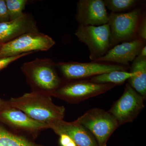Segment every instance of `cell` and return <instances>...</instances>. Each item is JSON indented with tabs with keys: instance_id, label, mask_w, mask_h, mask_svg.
Here are the masks:
<instances>
[{
	"instance_id": "25",
	"label": "cell",
	"mask_w": 146,
	"mask_h": 146,
	"mask_svg": "<svg viewBox=\"0 0 146 146\" xmlns=\"http://www.w3.org/2000/svg\"><path fill=\"white\" fill-rule=\"evenodd\" d=\"M138 56L142 58H146V46H145L143 47L142 49L141 50V52L138 55Z\"/></svg>"
},
{
	"instance_id": "1",
	"label": "cell",
	"mask_w": 146,
	"mask_h": 146,
	"mask_svg": "<svg viewBox=\"0 0 146 146\" xmlns=\"http://www.w3.org/2000/svg\"><path fill=\"white\" fill-rule=\"evenodd\" d=\"M7 102L10 106L23 111L33 120L48 125L49 129L65 116V108L55 104L48 95L32 91Z\"/></svg>"
},
{
	"instance_id": "2",
	"label": "cell",
	"mask_w": 146,
	"mask_h": 146,
	"mask_svg": "<svg viewBox=\"0 0 146 146\" xmlns=\"http://www.w3.org/2000/svg\"><path fill=\"white\" fill-rule=\"evenodd\" d=\"M55 63L50 58H37L21 66L32 92L51 96L64 83L56 72Z\"/></svg>"
},
{
	"instance_id": "10",
	"label": "cell",
	"mask_w": 146,
	"mask_h": 146,
	"mask_svg": "<svg viewBox=\"0 0 146 146\" xmlns=\"http://www.w3.org/2000/svg\"><path fill=\"white\" fill-rule=\"evenodd\" d=\"M0 122L18 133H27L34 136L49 129L48 125L33 120L23 111L9 105L0 111Z\"/></svg>"
},
{
	"instance_id": "11",
	"label": "cell",
	"mask_w": 146,
	"mask_h": 146,
	"mask_svg": "<svg viewBox=\"0 0 146 146\" xmlns=\"http://www.w3.org/2000/svg\"><path fill=\"white\" fill-rule=\"evenodd\" d=\"M76 19L79 25L99 26L108 24L109 14L103 0H80Z\"/></svg>"
},
{
	"instance_id": "13",
	"label": "cell",
	"mask_w": 146,
	"mask_h": 146,
	"mask_svg": "<svg viewBox=\"0 0 146 146\" xmlns=\"http://www.w3.org/2000/svg\"><path fill=\"white\" fill-rule=\"evenodd\" d=\"M50 129L58 136L61 134L68 135L77 146H98L90 131L75 121L67 122L60 120L50 126Z\"/></svg>"
},
{
	"instance_id": "22",
	"label": "cell",
	"mask_w": 146,
	"mask_h": 146,
	"mask_svg": "<svg viewBox=\"0 0 146 146\" xmlns=\"http://www.w3.org/2000/svg\"><path fill=\"white\" fill-rule=\"evenodd\" d=\"M10 21L5 1L0 0V23Z\"/></svg>"
},
{
	"instance_id": "5",
	"label": "cell",
	"mask_w": 146,
	"mask_h": 146,
	"mask_svg": "<svg viewBox=\"0 0 146 146\" xmlns=\"http://www.w3.org/2000/svg\"><path fill=\"white\" fill-rule=\"evenodd\" d=\"M55 42L48 35L40 32L27 33L15 39L0 44V58L16 56L41 51H46Z\"/></svg>"
},
{
	"instance_id": "9",
	"label": "cell",
	"mask_w": 146,
	"mask_h": 146,
	"mask_svg": "<svg viewBox=\"0 0 146 146\" xmlns=\"http://www.w3.org/2000/svg\"><path fill=\"white\" fill-rule=\"evenodd\" d=\"M145 100L127 83L122 95L108 112L116 119L119 126L132 122L145 107Z\"/></svg>"
},
{
	"instance_id": "8",
	"label": "cell",
	"mask_w": 146,
	"mask_h": 146,
	"mask_svg": "<svg viewBox=\"0 0 146 146\" xmlns=\"http://www.w3.org/2000/svg\"><path fill=\"white\" fill-rule=\"evenodd\" d=\"M68 81L93 77L115 71H126L128 66L112 63L96 62H60L55 63Z\"/></svg>"
},
{
	"instance_id": "17",
	"label": "cell",
	"mask_w": 146,
	"mask_h": 146,
	"mask_svg": "<svg viewBox=\"0 0 146 146\" xmlns=\"http://www.w3.org/2000/svg\"><path fill=\"white\" fill-rule=\"evenodd\" d=\"M135 74L127 71H115L102 74L91 78L90 81L98 84H111L121 85Z\"/></svg>"
},
{
	"instance_id": "7",
	"label": "cell",
	"mask_w": 146,
	"mask_h": 146,
	"mask_svg": "<svg viewBox=\"0 0 146 146\" xmlns=\"http://www.w3.org/2000/svg\"><path fill=\"white\" fill-rule=\"evenodd\" d=\"M75 34L79 41L88 47L92 61L104 56L111 48L108 24L99 26L79 25Z\"/></svg>"
},
{
	"instance_id": "12",
	"label": "cell",
	"mask_w": 146,
	"mask_h": 146,
	"mask_svg": "<svg viewBox=\"0 0 146 146\" xmlns=\"http://www.w3.org/2000/svg\"><path fill=\"white\" fill-rule=\"evenodd\" d=\"M146 41L137 38L130 41L122 42L110 49L103 56L94 62H102L128 66L139 55L145 46Z\"/></svg>"
},
{
	"instance_id": "6",
	"label": "cell",
	"mask_w": 146,
	"mask_h": 146,
	"mask_svg": "<svg viewBox=\"0 0 146 146\" xmlns=\"http://www.w3.org/2000/svg\"><path fill=\"white\" fill-rule=\"evenodd\" d=\"M143 11L142 8L137 7L125 13L109 14L111 47L138 38V25Z\"/></svg>"
},
{
	"instance_id": "23",
	"label": "cell",
	"mask_w": 146,
	"mask_h": 146,
	"mask_svg": "<svg viewBox=\"0 0 146 146\" xmlns=\"http://www.w3.org/2000/svg\"><path fill=\"white\" fill-rule=\"evenodd\" d=\"M59 143L61 146H77L75 143L68 135L61 134L59 135Z\"/></svg>"
},
{
	"instance_id": "19",
	"label": "cell",
	"mask_w": 146,
	"mask_h": 146,
	"mask_svg": "<svg viewBox=\"0 0 146 146\" xmlns=\"http://www.w3.org/2000/svg\"><path fill=\"white\" fill-rule=\"evenodd\" d=\"M10 21L16 20L23 16V11L28 2L27 0H6Z\"/></svg>"
},
{
	"instance_id": "3",
	"label": "cell",
	"mask_w": 146,
	"mask_h": 146,
	"mask_svg": "<svg viewBox=\"0 0 146 146\" xmlns=\"http://www.w3.org/2000/svg\"><path fill=\"white\" fill-rule=\"evenodd\" d=\"M90 131L98 146H106L110 136L119 126L108 111L98 108L87 110L75 120Z\"/></svg>"
},
{
	"instance_id": "15",
	"label": "cell",
	"mask_w": 146,
	"mask_h": 146,
	"mask_svg": "<svg viewBox=\"0 0 146 146\" xmlns=\"http://www.w3.org/2000/svg\"><path fill=\"white\" fill-rule=\"evenodd\" d=\"M130 72L135 75L128 80V83L146 99V58L138 56L133 61Z\"/></svg>"
},
{
	"instance_id": "26",
	"label": "cell",
	"mask_w": 146,
	"mask_h": 146,
	"mask_svg": "<svg viewBox=\"0 0 146 146\" xmlns=\"http://www.w3.org/2000/svg\"></svg>"
},
{
	"instance_id": "4",
	"label": "cell",
	"mask_w": 146,
	"mask_h": 146,
	"mask_svg": "<svg viewBox=\"0 0 146 146\" xmlns=\"http://www.w3.org/2000/svg\"><path fill=\"white\" fill-rule=\"evenodd\" d=\"M117 85L98 84L90 80H75L64 82L51 95L69 103L77 104L104 94Z\"/></svg>"
},
{
	"instance_id": "14",
	"label": "cell",
	"mask_w": 146,
	"mask_h": 146,
	"mask_svg": "<svg viewBox=\"0 0 146 146\" xmlns=\"http://www.w3.org/2000/svg\"><path fill=\"white\" fill-rule=\"evenodd\" d=\"M39 31L33 16L25 13L16 20L0 23V44L9 42L24 33Z\"/></svg>"
},
{
	"instance_id": "18",
	"label": "cell",
	"mask_w": 146,
	"mask_h": 146,
	"mask_svg": "<svg viewBox=\"0 0 146 146\" xmlns=\"http://www.w3.org/2000/svg\"><path fill=\"white\" fill-rule=\"evenodd\" d=\"M141 1L137 0H104L106 7L112 12L120 13L134 8Z\"/></svg>"
},
{
	"instance_id": "24",
	"label": "cell",
	"mask_w": 146,
	"mask_h": 146,
	"mask_svg": "<svg viewBox=\"0 0 146 146\" xmlns=\"http://www.w3.org/2000/svg\"><path fill=\"white\" fill-rule=\"evenodd\" d=\"M9 104L7 101H5L0 98V111L8 106Z\"/></svg>"
},
{
	"instance_id": "16",
	"label": "cell",
	"mask_w": 146,
	"mask_h": 146,
	"mask_svg": "<svg viewBox=\"0 0 146 146\" xmlns=\"http://www.w3.org/2000/svg\"><path fill=\"white\" fill-rule=\"evenodd\" d=\"M18 133L7 128L0 122V146H38Z\"/></svg>"
},
{
	"instance_id": "21",
	"label": "cell",
	"mask_w": 146,
	"mask_h": 146,
	"mask_svg": "<svg viewBox=\"0 0 146 146\" xmlns=\"http://www.w3.org/2000/svg\"><path fill=\"white\" fill-rule=\"evenodd\" d=\"M32 53H27L19 55L16 56L0 58V70H1L3 69L7 68L11 63L16 61L19 58Z\"/></svg>"
},
{
	"instance_id": "20",
	"label": "cell",
	"mask_w": 146,
	"mask_h": 146,
	"mask_svg": "<svg viewBox=\"0 0 146 146\" xmlns=\"http://www.w3.org/2000/svg\"><path fill=\"white\" fill-rule=\"evenodd\" d=\"M137 37L146 41V17L145 11H144L141 16L137 29Z\"/></svg>"
}]
</instances>
